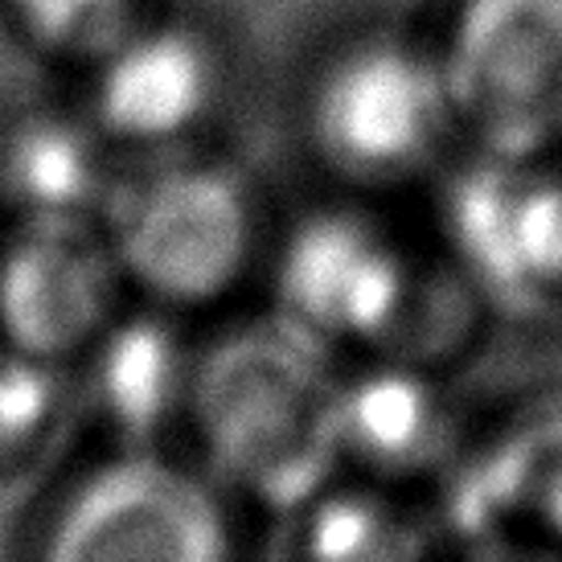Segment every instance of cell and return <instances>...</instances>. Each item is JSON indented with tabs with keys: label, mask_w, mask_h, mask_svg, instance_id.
<instances>
[{
	"label": "cell",
	"mask_w": 562,
	"mask_h": 562,
	"mask_svg": "<svg viewBox=\"0 0 562 562\" xmlns=\"http://www.w3.org/2000/svg\"><path fill=\"white\" fill-rule=\"evenodd\" d=\"M231 530L214 472L160 448H120L70 484L42 550L58 562H218L231 554Z\"/></svg>",
	"instance_id": "cell-5"
},
{
	"label": "cell",
	"mask_w": 562,
	"mask_h": 562,
	"mask_svg": "<svg viewBox=\"0 0 562 562\" xmlns=\"http://www.w3.org/2000/svg\"><path fill=\"white\" fill-rule=\"evenodd\" d=\"M276 313L333 353L386 341L415 304V271L403 243L361 210H316L300 218L271 267Z\"/></svg>",
	"instance_id": "cell-6"
},
{
	"label": "cell",
	"mask_w": 562,
	"mask_h": 562,
	"mask_svg": "<svg viewBox=\"0 0 562 562\" xmlns=\"http://www.w3.org/2000/svg\"><path fill=\"white\" fill-rule=\"evenodd\" d=\"M308 140L353 186H403L460 140L431 37L370 33L341 46L308 91Z\"/></svg>",
	"instance_id": "cell-3"
},
{
	"label": "cell",
	"mask_w": 562,
	"mask_h": 562,
	"mask_svg": "<svg viewBox=\"0 0 562 562\" xmlns=\"http://www.w3.org/2000/svg\"><path fill=\"white\" fill-rule=\"evenodd\" d=\"M124 288L103 222H16L0 243V337L58 366L82 358Z\"/></svg>",
	"instance_id": "cell-7"
},
{
	"label": "cell",
	"mask_w": 562,
	"mask_h": 562,
	"mask_svg": "<svg viewBox=\"0 0 562 562\" xmlns=\"http://www.w3.org/2000/svg\"><path fill=\"white\" fill-rule=\"evenodd\" d=\"M431 46L460 140L481 157H559L562 0H452Z\"/></svg>",
	"instance_id": "cell-4"
},
{
	"label": "cell",
	"mask_w": 562,
	"mask_h": 562,
	"mask_svg": "<svg viewBox=\"0 0 562 562\" xmlns=\"http://www.w3.org/2000/svg\"><path fill=\"white\" fill-rule=\"evenodd\" d=\"M127 288L160 308L231 296L259 250V202L247 172L214 157H160L124 169L103 214Z\"/></svg>",
	"instance_id": "cell-2"
},
{
	"label": "cell",
	"mask_w": 562,
	"mask_h": 562,
	"mask_svg": "<svg viewBox=\"0 0 562 562\" xmlns=\"http://www.w3.org/2000/svg\"><path fill=\"white\" fill-rule=\"evenodd\" d=\"M562 165L481 157L456 181L448 235L460 263L493 296L530 304L562 296Z\"/></svg>",
	"instance_id": "cell-8"
},
{
	"label": "cell",
	"mask_w": 562,
	"mask_h": 562,
	"mask_svg": "<svg viewBox=\"0 0 562 562\" xmlns=\"http://www.w3.org/2000/svg\"><path fill=\"white\" fill-rule=\"evenodd\" d=\"M115 148L91 111H25L0 136V198L16 222H103L124 177Z\"/></svg>",
	"instance_id": "cell-11"
},
{
	"label": "cell",
	"mask_w": 562,
	"mask_h": 562,
	"mask_svg": "<svg viewBox=\"0 0 562 562\" xmlns=\"http://www.w3.org/2000/svg\"><path fill=\"white\" fill-rule=\"evenodd\" d=\"M341 460L366 469H415L439 431V406L427 382L403 366H374L341 382Z\"/></svg>",
	"instance_id": "cell-12"
},
{
	"label": "cell",
	"mask_w": 562,
	"mask_h": 562,
	"mask_svg": "<svg viewBox=\"0 0 562 562\" xmlns=\"http://www.w3.org/2000/svg\"><path fill=\"white\" fill-rule=\"evenodd\" d=\"M198 358L169 316L120 313L82 353V398L120 448H160L177 423H189Z\"/></svg>",
	"instance_id": "cell-10"
},
{
	"label": "cell",
	"mask_w": 562,
	"mask_h": 562,
	"mask_svg": "<svg viewBox=\"0 0 562 562\" xmlns=\"http://www.w3.org/2000/svg\"><path fill=\"white\" fill-rule=\"evenodd\" d=\"M222 87L226 70L210 33L148 16L91 63V115L120 148L169 153L210 124Z\"/></svg>",
	"instance_id": "cell-9"
},
{
	"label": "cell",
	"mask_w": 562,
	"mask_h": 562,
	"mask_svg": "<svg viewBox=\"0 0 562 562\" xmlns=\"http://www.w3.org/2000/svg\"><path fill=\"white\" fill-rule=\"evenodd\" d=\"M9 9L37 49L87 66L153 16L148 0H9Z\"/></svg>",
	"instance_id": "cell-13"
},
{
	"label": "cell",
	"mask_w": 562,
	"mask_h": 562,
	"mask_svg": "<svg viewBox=\"0 0 562 562\" xmlns=\"http://www.w3.org/2000/svg\"><path fill=\"white\" fill-rule=\"evenodd\" d=\"M63 366L0 337V469H13L63 415Z\"/></svg>",
	"instance_id": "cell-14"
},
{
	"label": "cell",
	"mask_w": 562,
	"mask_h": 562,
	"mask_svg": "<svg viewBox=\"0 0 562 562\" xmlns=\"http://www.w3.org/2000/svg\"><path fill=\"white\" fill-rule=\"evenodd\" d=\"M341 382L333 349L280 313L202 349L189 423L222 488L271 509L325 493L341 464Z\"/></svg>",
	"instance_id": "cell-1"
}]
</instances>
